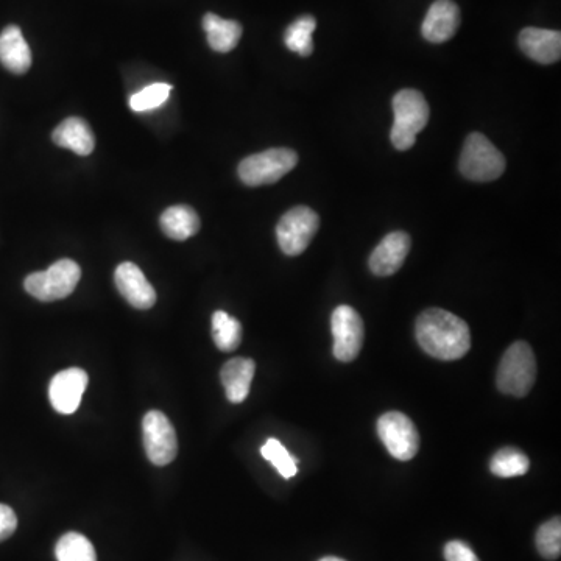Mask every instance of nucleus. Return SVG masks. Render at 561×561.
<instances>
[{"mask_svg":"<svg viewBox=\"0 0 561 561\" xmlns=\"http://www.w3.org/2000/svg\"><path fill=\"white\" fill-rule=\"evenodd\" d=\"M144 446L150 462L156 466L172 463L178 454L177 432L169 418L159 410H150L142 421Z\"/></svg>","mask_w":561,"mask_h":561,"instance_id":"1a4fd4ad","label":"nucleus"},{"mask_svg":"<svg viewBox=\"0 0 561 561\" xmlns=\"http://www.w3.org/2000/svg\"><path fill=\"white\" fill-rule=\"evenodd\" d=\"M80 278H82L80 265L72 259H61L50 265L46 272H36L27 276L24 289L36 300L49 303V301L68 298L78 286Z\"/></svg>","mask_w":561,"mask_h":561,"instance_id":"39448f33","label":"nucleus"},{"mask_svg":"<svg viewBox=\"0 0 561 561\" xmlns=\"http://www.w3.org/2000/svg\"><path fill=\"white\" fill-rule=\"evenodd\" d=\"M161 230L173 240H187L200 231V217L194 208L187 205L172 206L161 214Z\"/></svg>","mask_w":561,"mask_h":561,"instance_id":"6ab92c4d","label":"nucleus"},{"mask_svg":"<svg viewBox=\"0 0 561 561\" xmlns=\"http://www.w3.org/2000/svg\"><path fill=\"white\" fill-rule=\"evenodd\" d=\"M320 228V217L314 209L297 206L287 211L276 226L279 248L284 255L298 256L306 251Z\"/></svg>","mask_w":561,"mask_h":561,"instance_id":"0eeeda50","label":"nucleus"},{"mask_svg":"<svg viewBox=\"0 0 561 561\" xmlns=\"http://www.w3.org/2000/svg\"><path fill=\"white\" fill-rule=\"evenodd\" d=\"M298 164V155L290 149H270L240 161L239 178L247 186L278 183Z\"/></svg>","mask_w":561,"mask_h":561,"instance_id":"423d86ee","label":"nucleus"},{"mask_svg":"<svg viewBox=\"0 0 561 561\" xmlns=\"http://www.w3.org/2000/svg\"><path fill=\"white\" fill-rule=\"evenodd\" d=\"M114 283L120 295L136 309L147 311L155 306L156 292L142 270L133 262H122L114 273Z\"/></svg>","mask_w":561,"mask_h":561,"instance_id":"f8f14e48","label":"nucleus"},{"mask_svg":"<svg viewBox=\"0 0 561 561\" xmlns=\"http://www.w3.org/2000/svg\"><path fill=\"white\" fill-rule=\"evenodd\" d=\"M519 47L540 64H554L561 57V35L557 30L529 27L519 33Z\"/></svg>","mask_w":561,"mask_h":561,"instance_id":"2eb2a0df","label":"nucleus"},{"mask_svg":"<svg viewBox=\"0 0 561 561\" xmlns=\"http://www.w3.org/2000/svg\"><path fill=\"white\" fill-rule=\"evenodd\" d=\"M410 247H412V240L404 231L387 234L381 244L371 253L370 261H368L371 272L376 276L395 275L403 267Z\"/></svg>","mask_w":561,"mask_h":561,"instance_id":"ddd939ff","label":"nucleus"},{"mask_svg":"<svg viewBox=\"0 0 561 561\" xmlns=\"http://www.w3.org/2000/svg\"><path fill=\"white\" fill-rule=\"evenodd\" d=\"M538 552L546 560H557L561 555V519L560 516L549 519L547 523L541 524L537 532Z\"/></svg>","mask_w":561,"mask_h":561,"instance_id":"393cba45","label":"nucleus"},{"mask_svg":"<svg viewBox=\"0 0 561 561\" xmlns=\"http://www.w3.org/2000/svg\"><path fill=\"white\" fill-rule=\"evenodd\" d=\"M460 172L466 180L490 183L505 172L504 155L482 133H471L463 144Z\"/></svg>","mask_w":561,"mask_h":561,"instance_id":"20e7f679","label":"nucleus"},{"mask_svg":"<svg viewBox=\"0 0 561 561\" xmlns=\"http://www.w3.org/2000/svg\"><path fill=\"white\" fill-rule=\"evenodd\" d=\"M315 29H317V21L314 16H301L297 21H293L284 33L287 49L297 52L301 57H311L314 52L312 35Z\"/></svg>","mask_w":561,"mask_h":561,"instance_id":"4be33fe9","label":"nucleus"},{"mask_svg":"<svg viewBox=\"0 0 561 561\" xmlns=\"http://www.w3.org/2000/svg\"><path fill=\"white\" fill-rule=\"evenodd\" d=\"M537 379V359L529 343L515 342L502 356L496 376L499 392L524 398Z\"/></svg>","mask_w":561,"mask_h":561,"instance_id":"7ed1b4c3","label":"nucleus"},{"mask_svg":"<svg viewBox=\"0 0 561 561\" xmlns=\"http://www.w3.org/2000/svg\"><path fill=\"white\" fill-rule=\"evenodd\" d=\"M460 10L452 0H435L424 18L421 33L429 43L442 44L456 35Z\"/></svg>","mask_w":561,"mask_h":561,"instance_id":"4468645a","label":"nucleus"},{"mask_svg":"<svg viewBox=\"0 0 561 561\" xmlns=\"http://www.w3.org/2000/svg\"><path fill=\"white\" fill-rule=\"evenodd\" d=\"M255 371V360L245 359V357H236L223 365L220 378H222L226 398L230 403H244L250 393Z\"/></svg>","mask_w":561,"mask_h":561,"instance_id":"f3484780","label":"nucleus"},{"mask_svg":"<svg viewBox=\"0 0 561 561\" xmlns=\"http://www.w3.org/2000/svg\"><path fill=\"white\" fill-rule=\"evenodd\" d=\"M332 353L340 362H353L364 345L365 328L359 312L351 306H339L332 312Z\"/></svg>","mask_w":561,"mask_h":561,"instance_id":"9d476101","label":"nucleus"},{"mask_svg":"<svg viewBox=\"0 0 561 561\" xmlns=\"http://www.w3.org/2000/svg\"><path fill=\"white\" fill-rule=\"evenodd\" d=\"M55 144L63 149L72 150L80 156H89L96 147V138L88 122L82 117H69L63 120L52 133Z\"/></svg>","mask_w":561,"mask_h":561,"instance_id":"a211bd4d","label":"nucleus"},{"mask_svg":"<svg viewBox=\"0 0 561 561\" xmlns=\"http://www.w3.org/2000/svg\"><path fill=\"white\" fill-rule=\"evenodd\" d=\"M318 561H346V560H343V558H339V557H325L322 558V560H318Z\"/></svg>","mask_w":561,"mask_h":561,"instance_id":"c756f323","label":"nucleus"},{"mask_svg":"<svg viewBox=\"0 0 561 561\" xmlns=\"http://www.w3.org/2000/svg\"><path fill=\"white\" fill-rule=\"evenodd\" d=\"M212 339L220 351L231 353L242 342V325L228 312L216 311L212 315Z\"/></svg>","mask_w":561,"mask_h":561,"instance_id":"412c9836","label":"nucleus"},{"mask_svg":"<svg viewBox=\"0 0 561 561\" xmlns=\"http://www.w3.org/2000/svg\"><path fill=\"white\" fill-rule=\"evenodd\" d=\"M530 460L516 448H502L491 459L490 470L498 477L524 476L529 471Z\"/></svg>","mask_w":561,"mask_h":561,"instance_id":"b1692460","label":"nucleus"},{"mask_svg":"<svg viewBox=\"0 0 561 561\" xmlns=\"http://www.w3.org/2000/svg\"><path fill=\"white\" fill-rule=\"evenodd\" d=\"M393 113L392 144L401 152L412 149L418 133L424 130L431 116L426 99L417 89H403L393 97Z\"/></svg>","mask_w":561,"mask_h":561,"instance_id":"f03ea898","label":"nucleus"},{"mask_svg":"<svg viewBox=\"0 0 561 561\" xmlns=\"http://www.w3.org/2000/svg\"><path fill=\"white\" fill-rule=\"evenodd\" d=\"M262 457L265 460H269L279 474L284 477V479H290V477L297 474V462L295 457L290 456L289 451L284 448L283 443L278 442L276 438H269L267 443L262 446L261 449Z\"/></svg>","mask_w":561,"mask_h":561,"instance_id":"a878e982","label":"nucleus"},{"mask_svg":"<svg viewBox=\"0 0 561 561\" xmlns=\"http://www.w3.org/2000/svg\"><path fill=\"white\" fill-rule=\"evenodd\" d=\"M172 86L167 83H155V85L147 86L141 92L131 96L130 106L135 113H144V111L155 110L169 99Z\"/></svg>","mask_w":561,"mask_h":561,"instance_id":"bb28decb","label":"nucleus"},{"mask_svg":"<svg viewBox=\"0 0 561 561\" xmlns=\"http://www.w3.org/2000/svg\"><path fill=\"white\" fill-rule=\"evenodd\" d=\"M58 561H97L96 549L82 533L69 532L55 547Z\"/></svg>","mask_w":561,"mask_h":561,"instance_id":"5701e85b","label":"nucleus"},{"mask_svg":"<svg viewBox=\"0 0 561 561\" xmlns=\"http://www.w3.org/2000/svg\"><path fill=\"white\" fill-rule=\"evenodd\" d=\"M18 529V516L8 505L0 504V543L8 540Z\"/></svg>","mask_w":561,"mask_h":561,"instance_id":"c85d7f7f","label":"nucleus"},{"mask_svg":"<svg viewBox=\"0 0 561 561\" xmlns=\"http://www.w3.org/2000/svg\"><path fill=\"white\" fill-rule=\"evenodd\" d=\"M203 29L208 36V43L212 50L228 53L236 49L242 38V25L237 21L223 19L214 13H208L203 18Z\"/></svg>","mask_w":561,"mask_h":561,"instance_id":"aec40b11","label":"nucleus"},{"mask_svg":"<svg viewBox=\"0 0 561 561\" xmlns=\"http://www.w3.org/2000/svg\"><path fill=\"white\" fill-rule=\"evenodd\" d=\"M88 387V374L82 368L60 371L50 381L49 398L53 409L63 415H71L82 404V396Z\"/></svg>","mask_w":561,"mask_h":561,"instance_id":"9b49d317","label":"nucleus"},{"mask_svg":"<svg viewBox=\"0 0 561 561\" xmlns=\"http://www.w3.org/2000/svg\"><path fill=\"white\" fill-rule=\"evenodd\" d=\"M415 336L424 353L438 360L462 359L471 348L470 326L452 312L438 307L421 312Z\"/></svg>","mask_w":561,"mask_h":561,"instance_id":"f257e3e1","label":"nucleus"},{"mask_svg":"<svg viewBox=\"0 0 561 561\" xmlns=\"http://www.w3.org/2000/svg\"><path fill=\"white\" fill-rule=\"evenodd\" d=\"M378 435L390 456L407 462L417 456L420 449V434L407 415L401 412H387L378 420Z\"/></svg>","mask_w":561,"mask_h":561,"instance_id":"6e6552de","label":"nucleus"},{"mask_svg":"<svg viewBox=\"0 0 561 561\" xmlns=\"http://www.w3.org/2000/svg\"><path fill=\"white\" fill-rule=\"evenodd\" d=\"M446 561H480L468 544L463 541H449L445 546Z\"/></svg>","mask_w":561,"mask_h":561,"instance_id":"cd10ccee","label":"nucleus"},{"mask_svg":"<svg viewBox=\"0 0 561 561\" xmlns=\"http://www.w3.org/2000/svg\"><path fill=\"white\" fill-rule=\"evenodd\" d=\"M0 63L16 75L25 74L32 68V50L18 25H8L0 33Z\"/></svg>","mask_w":561,"mask_h":561,"instance_id":"dca6fc26","label":"nucleus"}]
</instances>
